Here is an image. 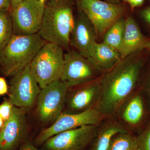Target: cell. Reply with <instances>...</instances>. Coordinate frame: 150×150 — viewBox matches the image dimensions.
I'll return each mask as SVG.
<instances>
[{"instance_id":"cell-1","label":"cell","mask_w":150,"mask_h":150,"mask_svg":"<svg viewBox=\"0 0 150 150\" xmlns=\"http://www.w3.org/2000/svg\"><path fill=\"white\" fill-rule=\"evenodd\" d=\"M141 50L121 59L101 77V94L95 107L104 118L114 117L122 103L139 88L146 64Z\"/></svg>"},{"instance_id":"cell-2","label":"cell","mask_w":150,"mask_h":150,"mask_svg":"<svg viewBox=\"0 0 150 150\" xmlns=\"http://www.w3.org/2000/svg\"><path fill=\"white\" fill-rule=\"evenodd\" d=\"M74 21L72 0H49L38 33L46 42L67 49Z\"/></svg>"},{"instance_id":"cell-3","label":"cell","mask_w":150,"mask_h":150,"mask_svg":"<svg viewBox=\"0 0 150 150\" xmlns=\"http://www.w3.org/2000/svg\"><path fill=\"white\" fill-rule=\"evenodd\" d=\"M46 43L38 33L13 34L0 51V64L4 75L12 77L23 69Z\"/></svg>"},{"instance_id":"cell-4","label":"cell","mask_w":150,"mask_h":150,"mask_svg":"<svg viewBox=\"0 0 150 150\" xmlns=\"http://www.w3.org/2000/svg\"><path fill=\"white\" fill-rule=\"evenodd\" d=\"M64 64L63 48L47 42L30 64L32 72L40 89L61 78Z\"/></svg>"},{"instance_id":"cell-5","label":"cell","mask_w":150,"mask_h":150,"mask_svg":"<svg viewBox=\"0 0 150 150\" xmlns=\"http://www.w3.org/2000/svg\"><path fill=\"white\" fill-rule=\"evenodd\" d=\"M113 117L128 133L137 135L144 129L150 121V108L139 88L122 103Z\"/></svg>"},{"instance_id":"cell-6","label":"cell","mask_w":150,"mask_h":150,"mask_svg":"<svg viewBox=\"0 0 150 150\" xmlns=\"http://www.w3.org/2000/svg\"><path fill=\"white\" fill-rule=\"evenodd\" d=\"M104 73L91 59L71 51L64 54V64L60 80L70 88L98 79Z\"/></svg>"},{"instance_id":"cell-7","label":"cell","mask_w":150,"mask_h":150,"mask_svg":"<svg viewBox=\"0 0 150 150\" xmlns=\"http://www.w3.org/2000/svg\"><path fill=\"white\" fill-rule=\"evenodd\" d=\"M78 4L93 25L97 36L100 37L125 13L122 6L102 0H78Z\"/></svg>"},{"instance_id":"cell-8","label":"cell","mask_w":150,"mask_h":150,"mask_svg":"<svg viewBox=\"0 0 150 150\" xmlns=\"http://www.w3.org/2000/svg\"><path fill=\"white\" fill-rule=\"evenodd\" d=\"M68 89L60 79L41 89L37 99V112L40 121H55L63 113Z\"/></svg>"},{"instance_id":"cell-9","label":"cell","mask_w":150,"mask_h":150,"mask_svg":"<svg viewBox=\"0 0 150 150\" xmlns=\"http://www.w3.org/2000/svg\"><path fill=\"white\" fill-rule=\"evenodd\" d=\"M40 90L30 64L12 76L8 99L16 107L30 108L37 101Z\"/></svg>"},{"instance_id":"cell-10","label":"cell","mask_w":150,"mask_h":150,"mask_svg":"<svg viewBox=\"0 0 150 150\" xmlns=\"http://www.w3.org/2000/svg\"><path fill=\"white\" fill-rule=\"evenodd\" d=\"M104 118L95 107L81 113L63 112L51 126L38 135L34 142L38 146L43 144L57 134L86 125H98Z\"/></svg>"},{"instance_id":"cell-11","label":"cell","mask_w":150,"mask_h":150,"mask_svg":"<svg viewBox=\"0 0 150 150\" xmlns=\"http://www.w3.org/2000/svg\"><path fill=\"white\" fill-rule=\"evenodd\" d=\"M45 4L38 0H23L11 9L13 34L38 33L41 27Z\"/></svg>"},{"instance_id":"cell-12","label":"cell","mask_w":150,"mask_h":150,"mask_svg":"<svg viewBox=\"0 0 150 150\" xmlns=\"http://www.w3.org/2000/svg\"><path fill=\"white\" fill-rule=\"evenodd\" d=\"M97 125H86L51 137L43 144L45 150H87L96 134Z\"/></svg>"},{"instance_id":"cell-13","label":"cell","mask_w":150,"mask_h":150,"mask_svg":"<svg viewBox=\"0 0 150 150\" xmlns=\"http://www.w3.org/2000/svg\"><path fill=\"white\" fill-rule=\"evenodd\" d=\"M101 78L69 88L63 112L81 113L95 107L101 94Z\"/></svg>"},{"instance_id":"cell-14","label":"cell","mask_w":150,"mask_h":150,"mask_svg":"<svg viewBox=\"0 0 150 150\" xmlns=\"http://www.w3.org/2000/svg\"><path fill=\"white\" fill-rule=\"evenodd\" d=\"M26 113L14 106L10 117L0 131V150H18L26 142L28 135Z\"/></svg>"},{"instance_id":"cell-15","label":"cell","mask_w":150,"mask_h":150,"mask_svg":"<svg viewBox=\"0 0 150 150\" xmlns=\"http://www.w3.org/2000/svg\"><path fill=\"white\" fill-rule=\"evenodd\" d=\"M96 38L93 25L85 14L79 9L77 17L75 18L70 44L76 48L80 54L88 58L92 46L96 42Z\"/></svg>"},{"instance_id":"cell-16","label":"cell","mask_w":150,"mask_h":150,"mask_svg":"<svg viewBox=\"0 0 150 150\" xmlns=\"http://www.w3.org/2000/svg\"><path fill=\"white\" fill-rule=\"evenodd\" d=\"M147 40L134 19L128 17L125 20L123 41L118 51L121 59L136 51L143 50L144 44Z\"/></svg>"},{"instance_id":"cell-17","label":"cell","mask_w":150,"mask_h":150,"mask_svg":"<svg viewBox=\"0 0 150 150\" xmlns=\"http://www.w3.org/2000/svg\"><path fill=\"white\" fill-rule=\"evenodd\" d=\"M126 132L114 117L102 119L97 125L96 134L87 150H108L112 137Z\"/></svg>"},{"instance_id":"cell-18","label":"cell","mask_w":150,"mask_h":150,"mask_svg":"<svg viewBox=\"0 0 150 150\" xmlns=\"http://www.w3.org/2000/svg\"><path fill=\"white\" fill-rule=\"evenodd\" d=\"M88 58L104 72L112 69L121 60L119 52L103 42L94 43Z\"/></svg>"},{"instance_id":"cell-19","label":"cell","mask_w":150,"mask_h":150,"mask_svg":"<svg viewBox=\"0 0 150 150\" xmlns=\"http://www.w3.org/2000/svg\"><path fill=\"white\" fill-rule=\"evenodd\" d=\"M125 20L121 18L116 21L108 28L103 36V42L118 52L123 41Z\"/></svg>"},{"instance_id":"cell-20","label":"cell","mask_w":150,"mask_h":150,"mask_svg":"<svg viewBox=\"0 0 150 150\" xmlns=\"http://www.w3.org/2000/svg\"><path fill=\"white\" fill-rule=\"evenodd\" d=\"M137 135L128 132H119L112 137L108 150H137Z\"/></svg>"},{"instance_id":"cell-21","label":"cell","mask_w":150,"mask_h":150,"mask_svg":"<svg viewBox=\"0 0 150 150\" xmlns=\"http://www.w3.org/2000/svg\"><path fill=\"white\" fill-rule=\"evenodd\" d=\"M8 11H0V51L13 34L12 20Z\"/></svg>"},{"instance_id":"cell-22","label":"cell","mask_w":150,"mask_h":150,"mask_svg":"<svg viewBox=\"0 0 150 150\" xmlns=\"http://www.w3.org/2000/svg\"><path fill=\"white\" fill-rule=\"evenodd\" d=\"M139 88L144 96L150 108V62L146 64Z\"/></svg>"},{"instance_id":"cell-23","label":"cell","mask_w":150,"mask_h":150,"mask_svg":"<svg viewBox=\"0 0 150 150\" xmlns=\"http://www.w3.org/2000/svg\"><path fill=\"white\" fill-rule=\"evenodd\" d=\"M137 150H150V121L140 133L137 135Z\"/></svg>"},{"instance_id":"cell-24","label":"cell","mask_w":150,"mask_h":150,"mask_svg":"<svg viewBox=\"0 0 150 150\" xmlns=\"http://www.w3.org/2000/svg\"><path fill=\"white\" fill-rule=\"evenodd\" d=\"M13 107V105L6 98H5L2 103L0 105V117L5 122L10 117Z\"/></svg>"},{"instance_id":"cell-25","label":"cell","mask_w":150,"mask_h":150,"mask_svg":"<svg viewBox=\"0 0 150 150\" xmlns=\"http://www.w3.org/2000/svg\"><path fill=\"white\" fill-rule=\"evenodd\" d=\"M18 150H45L39 149L33 144L31 141H26Z\"/></svg>"},{"instance_id":"cell-26","label":"cell","mask_w":150,"mask_h":150,"mask_svg":"<svg viewBox=\"0 0 150 150\" xmlns=\"http://www.w3.org/2000/svg\"><path fill=\"white\" fill-rule=\"evenodd\" d=\"M8 86L5 79L0 77V96L6 94L8 93Z\"/></svg>"},{"instance_id":"cell-27","label":"cell","mask_w":150,"mask_h":150,"mask_svg":"<svg viewBox=\"0 0 150 150\" xmlns=\"http://www.w3.org/2000/svg\"><path fill=\"white\" fill-rule=\"evenodd\" d=\"M141 15L144 20L150 26V6L142 11Z\"/></svg>"},{"instance_id":"cell-28","label":"cell","mask_w":150,"mask_h":150,"mask_svg":"<svg viewBox=\"0 0 150 150\" xmlns=\"http://www.w3.org/2000/svg\"><path fill=\"white\" fill-rule=\"evenodd\" d=\"M126 2L128 3L131 6L132 10L135 8L139 7L144 4V0H123Z\"/></svg>"},{"instance_id":"cell-29","label":"cell","mask_w":150,"mask_h":150,"mask_svg":"<svg viewBox=\"0 0 150 150\" xmlns=\"http://www.w3.org/2000/svg\"><path fill=\"white\" fill-rule=\"evenodd\" d=\"M10 8V0H0V11H8Z\"/></svg>"},{"instance_id":"cell-30","label":"cell","mask_w":150,"mask_h":150,"mask_svg":"<svg viewBox=\"0 0 150 150\" xmlns=\"http://www.w3.org/2000/svg\"><path fill=\"white\" fill-rule=\"evenodd\" d=\"M23 0H10L11 9H12L15 8Z\"/></svg>"},{"instance_id":"cell-31","label":"cell","mask_w":150,"mask_h":150,"mask_svg":"<svg viewBox=\"0 0 150 150\" xmlns=\"http://www.w3.org/2000/svg\"><path fill=\"white\" fill-rule=\"evenodd\" d=\"M146 49L150 51V40H148L145 42L143 46V49Z\"/></svg>"},{"instance_id":"cell-32","label":"cell","mask_w":150,"mask_h":150,"mask_svg":"<svg viewBox=\"0 0 150 150\" xmlns=\"http://www.w3.org/2000/svg\"><path fill=\"white\" fill-rule=\"evenodd\" d=\"M105 1L114 4H118L121 0H104Z\"/></svg>"},{"instance_id":"cell-33","label":"cell","mask_w":150,"mask_h":150,"mask_svg":"<svg viewBox=\"0 0 150 150\" xmlns=\"http://www.w3.org/2000/svg\"><path fill=\"white\" fill-rule=\"evenodd\" d=\"M5 121L3 120V118L1 117H0V131L1 129L3 128L4 126V124Z\"/></svg>"},{"instance_id":"cell-34","label":"cell","mask_w":150,"mask_h":150,"mask_svg":"<svg viewBox=\"0 0 150 150\" xmlns=\"http://www.w3.org/2000/svg\"><path fill=\"white\" fill-rule=\"evenodd\" d=\"M42 4H45L46 0H38Z\"/></svg>"}]
</instances>
